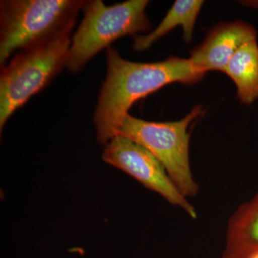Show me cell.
<instances>
[{"label":"cell","mask_w":258,"mask_h":258,"mask_svg":"<svg viewBox=\"0 0 258 258\" xmlns=\"http://www.w3.org/2000/svg\"><path fill=\"white\" fill-rule=\"evenodd\" d=\"M257 39L255 28L244 22L221 23L209 32L201 45L191 52L189 60L204 73L224 72L229 61L245 42Z\"/></svg>","instance_id":"52a82bcc"},{"label":"cell","mask_w":258,"mask_h":258,"mask_svg":"<svg viewBox=\"0 0 258 258\" xmlns=\"http://www.w3.org/2000/svg\"><path fill=\"white\" fill-rule=\"evenodd\" d=\"M233 81L239 100L249 105L258 99V43L245 42L232 56L224 72Z\"/></svg>","instance_id":"30bf717a"},{"label":"cell","mask_w":258,"mask_h":258,"mask_svg":"<svg viewBox=\"0 0 258 258\" xmlns=\"http://www.w3.org/2000/svg\"><path fill=\"white\" fill-rule=\"evenodd\" d=\"M149 3L128 0L108 6L102 0H86L83 20L71 37L66 68L71 73L79 72L118 39L149 32L152 25L145 13Z\"/></svg>","instance_id":"3957f363"},{"label":"cell","mask_w":258,"mask_h":258,"mask_svg":"<svg viewBox=\"0 0 258 258\" xmlns=\"http://www.w3.org/2000/svg\"><path fill=\"white\" fill-rule=\"evenodd\" d=\"M106 79L93 117L97 141L104 146L118 135L135 102L171 83H198L205 75L189 59L171 57L159 62H133L123 58L112 47L106 50Z\"/></svg>","instance_id":"6da1fadb"},{"label":"cell","mask_w":258,"mask_h":258,"mask_svg":"<svg viewBox=\"0 0 258 258\" xmlns=\"http://www.w3.org/2000/svg\"><path fill=\"white\" fill-rule=\"evenodd\" d=\"M203 4L204 2L200 0H177L152 32L145 35H136L133 45L134 50H147L154 42L179 26L183 29V38L185 42L189 43Z\"/></svg>","instance_id":"9c48e42d"},{"label":"cell","mask_w":258,"mask_h":258,"mask_svg":"<svg viewBox=\"0 0 258 258\" xmlns=\"http://www.w3.org/2000/svg\"><path fill=\"white\" fill-rule=\"evenodd\" d=\"M258 254V191L227 222L221 258H252Z\"/></svg>","instance_id":"ba28073f"},{"label":"cell","mask_w":258,"mask_h":258,"mask_svg":"<svg viewBox=\"0 0 258 258\" xmlns=\"http://www.w3.org/2000/svg\"><path fill=\"white\" fill-rule=\"evenodd\" d=\"M86 0L0 2V66L24 49L71 36Z\"/></svg>","instance_id":"7a4b0ae2"},{"label":"cell","mask_w":258,"mask_h":258,"mask_svg":"<svg viewBox=\"0 0 258 258\" xmlns=\"http://www.w3.org/2000/svg\"><path fill=\"white\" fill-rule=\"evenodd\" d=\"M203 112L202 106H197L182 119L169 122L149 121L128 114L118 134L152 153L187 199L196 197L200 190L190 166L189 127Z\"/></svg>","instance_id":"5b68a950"},{"label":"cell","mask_w":258,"mask_h":258,"mask_svg":"<svg viewBox=\"0 0 258 258\" xmlns=\"http://www.w3.org/2000/svg\"><path fill=\"white\" fill-rule=\"evenodd\" d=\"M252 258H258V254H257L256 256H254V257Z\"/></svg>","instance_id":"8fae6325"},{"label":"cell","mask_w":258,"mask_h":258,"mask_svg":"<svg viewBox=\"0 0 258 258\" xmlns=\"http://www.w3.org/2000/svg\"><path fill=\"white\" fill-rule=\"evenodd\" d=\"M71 36H64L19 51L2 68L0 130L10 117L46 87L66 67Z\"/></svg>","instance_id":"277c9868"},{"label":"cell","mask_w":258,"mask_h":258,"mask_svg":"<svg viewBox=\"0 0 258 258\" xmlns=\"http://www.w3.org/2000/svg\"><path fill=\"white\" fill-rule=\"evenodd\" d=\"M102 159L147 189L159 194L171 205L181 209L191 219L198 218L196 209L176 188L157 158L143 146L117 135L105 146Z\"/></svg>","instance_id":"8992f818"}]
</instances>
